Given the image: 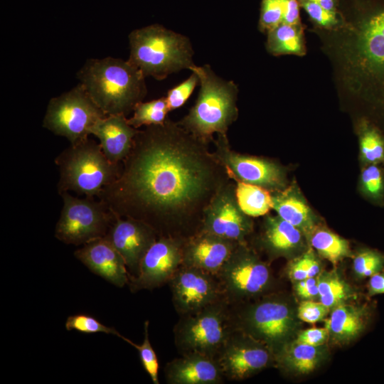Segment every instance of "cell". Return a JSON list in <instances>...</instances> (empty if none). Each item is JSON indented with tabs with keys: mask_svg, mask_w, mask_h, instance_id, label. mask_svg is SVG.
Segmentation results:
<instances>
[{
	"mask_svg": "<svg viewBox=\"0 0 384 384\" xmlns=\"http://www.w3.org/2000/svg\"><path fill=\"white\" fill-rule=\"evenodd\" d=\"M320 302L330 309L345 302L351 296L348 285L335 273L318 277Z\"/></svg>",
	"mask_w": 384,
	"mask_h": 384,
	"instance_id": "4dcf8cb0",
	"label": "cell"
},
{
	"mask_svg": "<svg viewBox=\"0 0 384 384\" xmlns=\"http://www.w3.org/2000/svg\"><path fill=\"white\" fill-rule=\"evenodd\" d=\"M320 270L319 262L309 250L289 265L288 273L292 279L298 282L309 277H317Z\"/></svg>",
	"mask_w": 384,
	"mask_h": 384,
	"instance_id": "d590c367",
	"label": "cell"
},
{
	"mask_svg": "<svg viewBox=\"0 0 384 384\" xmlns=\"http://www.w3.org/2000/svg\"><path fill=\"white\" fill-rule=\"evenodd\" d=\"M77 78L106 115L127 117L147 94L144 75L128 60L88 59Z\"/></svg>",
	"mask_w": 384,
	"mask_h": 384,
	"instance_id": "7a4b0ae2",
	"label": "cell"
},
{
	"mask_svg": "<svg viewBox=\"0 0 384 384\" xmlns=\"http://www.w3.org/2000/svg\"><path fill=\"white\" fill-rule=\"evenodd\" d=\"M184 239L159 236L142 259L138 274L132 276L129 273L130 290H152L169 283L183 264Z\"/></svg>",
	"mask_w": 384,
	"mask_h": 384,
	"instance_id": "5bb4252c",
	"label": "cell"
},
{
	"mask_svg": "<svg viewBox=\"0 0 384 384\" xmlns=\"http://www.w3.org/2000/svg\"><path fill=\"white\" fill-rule=\"evenodd\" d=\"M311 245L322 257L334 264L350 255L347 240L327 230L314 232Z\"/></svg>",
	"mask_w": 384,
	"mask_h": 384,
	"instance_id": "f1b7e54d",
	"label": "cell"
},
{
	"mask_svg": "<svg viewBox=\"0 0 384 384\" xmlns=\"http://www.w3.org/2000/svg\"><path fill=\"white\" fill-rule=\"evenodd\" d=\"M363 193L376 203L384 201V172L380 164H366L361 174Z\"/></svg>",
	"mask_w": 384,
	"mask_h": 384,
	"instance_id": "1f68e13d",
	"label": "cell"
},
{
	"mask_svg": "<svg viewBox=\"0 0 384 384\" xmlns=\"http://www.w3.org/2000/svg\"><path fill=\"white\" fill-rule=\"evenodd\" d=\"M353 270L360 277H368L384 270V254L372 249L359 251L353 259Z\"/></svg>",
	"mask_w": 384,
	"mask_h": 384,
	"instance_id": "836d02e7",
	"label": "cell"
},
{
	"mask_svg": "<svg viewBox=\"0 0 384 384\" xmlns=\"http://www.w3.org/2000/svg\"><path fill=\"white\" fill-rule=\"evenodd\" d=\"M168 284L180 315L194 313L225 299L218 277L198 268L181 265Z\"/></svg>",
	"mask_w": 384,
	"mask_h": 384,
	"instance_id": "2e32d148",
	"label": "cell"
},
{
	"mask_svg": "<svg viewBox=\"0 0 384 384\" xmlns=\"http://www.w3.org/2000/svg\"><path fill=\"white\" fill-rule=\"evenodd\" d=\"M368 311L365 306L342 303L334 307L325 327L329 335L339 342L349 341L357 337L366 328Z\"/></svg>",
	"mask_w": 384,
	"mask_h": 384,
	"instance_id": "603a6c76",
	"label": "cell"
},
{
	"mask_svg": "<svg viewBox=\"0 0 384 384\" xmlns=\"http://www.w3.org/2000/svg\"><path fill=\"white\" fill-rule=\"evenodd\" d=\"M238 244L198 230L184 239L182 265L198 268L216 276Z\"/></svg>",
	"mask_w": 384,
	"mask_h": 384,
	"instance_id": "ac0fdd59",
	"label": "cell"
},
{
	"mask_svg": "<svg viewBox=\"0 0 384 384\" xmlns=\"http://www.w3.org/2000/svg\"><path fill=\"white\" fill-rule=\"evenodd\" d=\"M144 328V337L143 343L140 345L134 343L133 341L122 335L120 336V338L138 351L139 356L144 370L149 375L153 383L159 384V364L156 354L149 341L148 320L145 321Z\"/></svg>",
	"mask_w": 384,
	"mask_h": 384,
	"instance_id": "d6a6232c",
	"label": "cell"
},
{
	"mask_svg": "<svg viewBox=\"0 0 384 384\" xmlns=\"http://www.w3.org/2000/svg\"><path fill=\"white\" fill-rule=\"evenodd\" d=\"M284 0H262L260 27L263 31H269L282 21Z\"/></svg>",
	"mask_w": 384,
	"mask_h": 384,
	"instance_id": "74e56055",
	"label": "cell"
},
{
	"mask_svg": "<svg viewBox=\"0 0 384 384\" xmlns=\"http://www.w3.org/2000/svg\"><path fill=\"white\" fill-rule=\"evenodd\" d=\"M299 0H284L282 23L289 25H299Z\"/></svg>",
	"mask_w": 384,
	"mask_h": 384,
	"instance_id": "7bdbcfd3",
	"label": "cell"
},
{
	"mask_svg": "<svg viewBox=\"0 0 384 384\" xmlns=\"http://www.w3.org/2000/svg\"><path fill=\"white\" fill-rule=\"evenodd\" d=\"M296 291L300 297L305 299H313L319 297L318 277H309L298 281Z\"/></svg>",
	"mask_w": 384,
	"mask_h": 384,
	"instance_id": "b9f144b4",
	"label": "cell"
},
{
	"mask_svg": "<svg viewBox=\"0 0 384 384\" xmlns=\"http://www.w3.org/2000/svg\"><path fill=\"white\" fill-rule=\"evenodd\" d=\"M233 181L235 183V195L238 205L247 215L262 216L272 209L271 191L241 181L233 180Z\"/></svg>",
	"mask_w": 384,
	"mask_h": 384,
	"instance_id": "d4e9b609",
	"label": "cell"
},
{
	"mask_svg": "<svg viewBox=\"0 0 384 384\" xmlns=\"http://www.w3.org/2000/svg\"><path fill=\"white\" fill-rule=\"evenodd\" d=\"M299 2L310 18L319 26L329 28L338 24L336 12L328 11L311 0H299Z\"/></svg>",
	"mask_w": 384,
	"mask_h": 384,
	"instance_id": "f35d334b",
	"label": "cell"
},
{
	"mask_svg": "<svg viewBox=\"0 0 384 384\" xmlns=\"http://www.w3.org/2000/svg\"><path fill=\"white\" fill-rule=\"evenodd\" d=\"M216 359L225 378L242 380L267 367L272 353L265 343L236 328Z\"/></svg>",
	"mask_w": 384,
	"mask_h": 384,
	"instance_id": "9a60e30c",
	"label": "cell"
},
{
	"mask_svg": "<svg viewBox=\"0 0 384 384\" xmlns=\"http://www.w3.org/2000/svg\"><path fill=\"white\" fill-rule=\"evenodd\" d=\"M272 209L277 215L299 228L310 233L315 227V217L304 199L294 186L272 192Z\"/></svg>",
	"mask_w": 384,
	"mask_h": 384,
	"instance_id": "7402d4cb",
	"label": "cell"
},
{
	"mask_svg": "<svg viewBox=\"0 0 384 384\" xmlns=\"http://www.w3.org/2000/svg\"><path fill=\"white\" fill-rule=\"evenodd\" d=\"M65 326L68 331L75 330L83 334L105 333L119 338L122 336L114 327L107 326L95 317L83 313L69 316Z\"/></svg>",
	"mask_w": 384,
	"mask_h": 384,
	"instance_id": "e575fe53",
	"label": "cell"
},
{
	"mask_svg": "<svg viewBox=\"0 0 384 384\" xmlns=\"http://www.w3.org/2000/svg\"><path fill=\"white\" fill-rule=\"evenodd\" d=\"M215 156L227 170L231 180L261 186L271 192L285 188L284 169L265 158L245 155L233 150L227 134H217L212 142Z\"/></svg>",
	"mask_w": 384,
	"mask_h": 384,
	"instance_id": "7c38bea8",
	"label": "cell"
},
{
	"mask_svg": "<svg viewBox=\"0 0 384 384\" xmlns=\"http://www.w3.org/2000/svg\"><path fill=\"white\" fill-rule=\"evenodd\" d=\"M123 114L106 115L92 127L106 157L113 164H120L129 154L138 132Z\"/></svg>",
	"mask_w": 384,
	"mask_h": 384,
	"instance_id": "44dd1931",
	"label": "cell"
},
{
	"mask_svg": "<svg viewBox=\"0 0 384 384\" xmlns=\"http://www.w3.org/2000/svg\"><path fill=\"white\" fill-rule=\"evenodd\" d=\"M60 195L63 208L55 228L58 240L80 245L107 235L117 215L106 203L92 197L78 198L69 192Z\"/></svg>",
	"mask_w": 384,
	"mask_h": 384,
	"instance_id": "52a82bcc",
	"label": "cell"
},
{
	"mask_svg": "<svg viewBox=\"0 0 384 384\" xmlns=\"http://www.w3.org/2000/svg\"><path fill=\"white\" fill-rule=\"evenodd\" d=\"M55 163L59 171V194L73 191L92 198L117 178L122 166L112 163L100 143L89 138L70 144L56 156Z\"/></svg>",
	"mask_w": 384,
	"mask_h": 384,
	"instance_id": "5b68a950",
	"label": "cell"
},
{
	"mask_svg": "<svg viewBox=\"0 0 384 384\" xmlns=\"http://www.w3.org/2000/svg\"><path fill=\"white\" fill-rule=\"evenodd\" d=\"M233 315L237 329L272 348L288 337L294 326L289 306L274 298L262 299Z\"/></svg>",
	"mask_w": 384,
	"mask_h": 384,
	"instance_id": "8fae6325",
	"label": "cell"
},
{
	"mask_svg": "<svg viewBox=\"0 0 384 384\" xmlns=\"http://www.w3.org/2000/svg\"><path fill=\"white\" fill-rule=\"evenodd\" d=\"M169 384H220L225 377L217 359L201 353L181 355L164 368Z\"/></svg>",
	"mask_w": 384,
	"mask_h": 384,
	"instance_id": "ffe728a7",
	"label": "cell"
},
{
	"mask_svg": "<svg viewBox=\"0 0 384 384\" xmlns=\"http://www.w3.org/2000/svg\"><path fill=\"white\" fill-rule=\"evenodd\" d=\"M353 53L363 84L384 107V3L370 8L361 19Z\"/></svg>",
	"mask_w": 384,
	"mask_h": 384,
	"instance_id": "9c48e42d",
	"label": "cell"
},
{
	"mask_svg": "<svg viewBox=\"0 0 384 384\" xmlns=\"http://www.w3.org/2000/svg\"><path fill=\"white\" fill-rule=\"evenodd\" d=\"M74 255L91 272L112 284L122 287L128 284L129 272L124 260L105 237L83 245Z\"/></svg>",
	"mask_w": 384,
	"mask_h": 384,
	"instance_id": "d6986e66",
	"label": "cell"
},
{
	"mask_svg": "<svg viewBox=\"0 0 384 384\" xmlns=\"http://www.w3.org/2000/svg\"><path fill=\"white\" fill-rule=\"evenodd\" d=\"M128 40V60L145 78L161 80L195 65L190 39L163 26L153 24L135 29L129 34Z\"/></svg>",
	"mask_w": 384,
	"mask_h": 384,
	"instance_id": "277c9868",
	"label": "cell"
},
{
	"mask_svg": "<svg viewBox=\"0 0 384 384\" xmlns=\"http://www.w3.org/2000/svg\"><path fill=\"white\" fill-rule=\"evenodd\" d=\"M267 48L273 55H303L305 49L300 24L281 23L269 31Z\"/></svg>",
	"mask_w": 384,
	"mask_h": 384,
	"instance_id": "484cf974",
	"label": "cell"
},
{
	"mask_svg": "<svg viewBox=\"0 0 384 384\" xmlns=\"http://www.w3.org/2000/svg\"><path fill=\"white\" fill-rule=\"evenodd\" d=\"M225 299L233 305L261 294L271 284L269 267L246 245L239 243L216 275Z\"/></svg>",
	"mask_w": 384,
	"mask_h": 384,
	"instance_id": "30bf717a",
	"label": "cell"
},
{
	"mask_svg": "<svg viewBox=\"0 0 384 384\" xmlns=\"http://www.w3.org/2000/svg\"><path fill=\"white\" fill-rule=\"evenodd\" d=\"M252 228L250 217L240 208L235 183L230 180L218 191L206 208L199 230L244 243Z\"/></svg>",
	"mask_w": 384,
	"mask_h": 384,
	"instance_id": "4fadbf2b",
	"label": "cell"
},
{
	"mask_svg": "<svg viewBox=\"0 0 384 384\" xmlns=\"http://www.w3.org/2000/svg\"><path fill=\"white\" fill-rule=\"evenodd\" d=\"M169 109L165 97L149 102H140L134 107L129 124L136 129L161 124L167 119Z\"/></svg>",
	"mask_w": 384,
	"mask_h": 384,
	"instance_id": "f546056e",
	"label": "cell"
},
{
	"mask_svg": "<svg viewBox=\"0 0 384 384\" xmlns=\"http://www.w3.org/2000/svg\"><path fill=\"white\" fill-rule=\"evenodd\" d=\"M320 5L324 9L336 12L337 0H311Z\"/></svg>",
	"mask_w": 384,
	"mask_h": 384,
	"instance_id": "f6af8a7d",
	"label": "cell"
},
{
	"mask_svg": "<svg viewBox=\"0 0 384 384\" xmlns=\"http://www.w3.org/2000/svg\"><path fill=\"white\" fill-rule=\"evenodd\" d=\"M190 70L199 78L200 90L193 106L179 122L191 134L210 144L213 135L226 134L238 119V85L218 76L209 65Z\"/></svg>",
	"mask_w": 384,
	"mask_h": 384,
	"instance_id": "3957f363",
	"label": "cell"
},
{
	"mask_svg": "<svg viewBox=\"0 0 384 384\" xmlns=\"http://www.w3.org/2000/svg\"><path fill=\"white\" fill-rule=\"evenodd\" d=\"M329 336L328 329L324 328H310L301 331L296 343L319 346L323 344Z\"/></svg>",
	"mask_w": 384,
	"mask_h": 384,
	"instance_id": "60d3db41",
	"label": "cell"
},
{
	"mask_svg": "<svg viewBox=\"0 0 384 384\" xmlns=\"http://www.w3.org/2000/svg\"><path fill=\"white\" fill-rule=\"evenodd\" d=\"M105 237L122 255L131 275L136 276L142 259L159 236L142 220L117 215Z\"/></svg>",
	"mask_w": 384,
	"mask_h": 384,
	"instance_id": "e0dca14e",
	"label": "cell"
},
{
	"mask_svg": "<svg viewBox=\"0 0 384 384\" xmlns=\"http://www.w3.org/2000/svg\"><path fill=\"white\" fill-rule=\"evenodd\" d=\"M329 309V307L321 302L306 299L300 303L297 316L299 319L306 323L314 324L323 320L328 314Z\"/></svg>",
	"mask_w": 384,
	"mask_h": 384,
	"instance_id": "ab89813d",
	"label": "cell"
},
{
	"mask_svg": "<svg viewBox=\"0 0 384 384\" xmlns=\"http://www.w3.org/2000/svg\"><path fill=\"white\" fill-rule=\"evenodd\" d=\"M369 296L384 294V273H376L371 277L368 284Z\"/></svg>",
	"mask_w": 384,
	"mask_h": 384,
	"instance_id": "ee69618b",
	"label": "cell"
},
{
	"mask_svg": "<svg viewBox=\"0 0 384 384\" xmlns=\"http://www.w3.org/2000/svg\"><path fill=\"white\" fill-rule=\"evenodd\" d=\"M318 346L294 343L282 348L277 354L280 363L299 373H308L316 367L320 359Z\"/></svg>",
	"mask_w": 384,
	"mask_h": 384,
	"instance_id": "4316f807",
	"label": "cell"
},
{
	"mask_svg": "<svg viewBox=\"0 0 384 384\" xmlns=\"http://www.w3.org/2000/svg\"><path fill=\"white\" fill-rule=\"evenodd\" d=\"M105 116L79 83L49 100L42 126L74 144L87 139L94 124Z\"/></svg>",
	"mask_w": 384,
	"mask_h": 384,
	"instance_id": "ba28073f",
	"label": "cell"
},
{
	"mask_svg": "<svg viewBox=\"0 0 384 384\" xmlns=\"http://www.w3.org/2000/svg\"><path fill=\"white\" fill-rule=\"evenodd\" d=\"M302 232L279 215H267L264 224L262 240L271 252H288L300 245Z\"/></svg>",
	"mask_w": 384,
	"mask_h": 384,
	"instance_id": "cb8c5ba5",
	"label": "cell"
},
{
	"mask_svg": "<svg viewBox=\"0 0 384 384\" xmlns=\"http://www.w3.org/2000/svg\"><path fill=\"white\" fill-rule=\"evenodd\" d=\"M230 180L209 144L167 118L139 129L119 176L97 198L159 236L186 238L200 230L206 208Z\"/></svg>",
	"mask_w": 384,
	"mask_h": 384,
	"instance_id": "6da1fadb",
	"label": "cell"
},
{
	"mask_svg": "<svg viewBox=\"0 0 384 384\" xmlns=\"http://www.w3.org/2000/svg\"><path fill=\"white\" fill-rule=\"evenodd\" d=\"M235 329L233 306L223 299L181 315L174 328V342L181 355L201 353L216 359Z\"/></svg>",
	"mask_w": 384,
	"mask_h": 384,
	"instance_id": "8992f818",
	"label": "cell"
},
{
	"mask_svg": "<svg viewBox=\"0 0 384 384\" xmlns=\"http://www.w3.org/2000/svg\"><path fill=\"white\" fill-rule=\"evenodd\" d=\"M360 152L366 164H384V136L370 122L363 121L359 130Z\"/></svg>",
	"mask_w": 384,
	"mask_h": 384,
	"instance_id": "83f0119b",
	"label": "cell"
},
{
	"mask_svg": "<svg viewBox=\"0 0 384 384\" xmlns=\"http://www.w3.org/2000/svg\"><path fill=\"white\" fill-rule=\"evenodd\" d=\"M198 85H199V78L195 73L192 72L186 80L170 89L165 97L169 111L182 107Z\"/></svg>",
	"mask_w": 384,
	"mask_h": 384,
	"instance_id": "8d00e7d4",
	"label": "cell"
}]
</instances>
